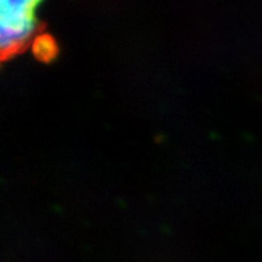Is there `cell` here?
Returning a JSON list of instances; mask_svg holds the SVG:
<instances>
[{"instance_id": "7a4b0ae2", "label": "cell", "mask_w": 262, "mask_h": 262, "mask_svg": "<svg viewBox=\"0 0 262 262\" xmlns=\"http://www.w3.org/2000/svg\"><path fill=\"white\" fill-rule=\"evenodd\" d=\"M48 43H51V39L47 36H37L36 40L33 41L32 46H35V51H36V55L40 56L41 59H50L53 56V53L56 52V47L55 44L50 46Z\"/></svg>"}, {"instance_id": "6da1fadb", "label": "cell", "mask_w": 262, "mask_h": 262, "mask_svg": "<svg viewBox=\"0 0 262 262\" xmlns=\"http://www.w3.org/2000/svg\"><path fill=\"white\" fill-rule=\"evenodd\" d=\"M44 0H0V60L32 46L39 36Z\"/></svg>"}]
</instances>
